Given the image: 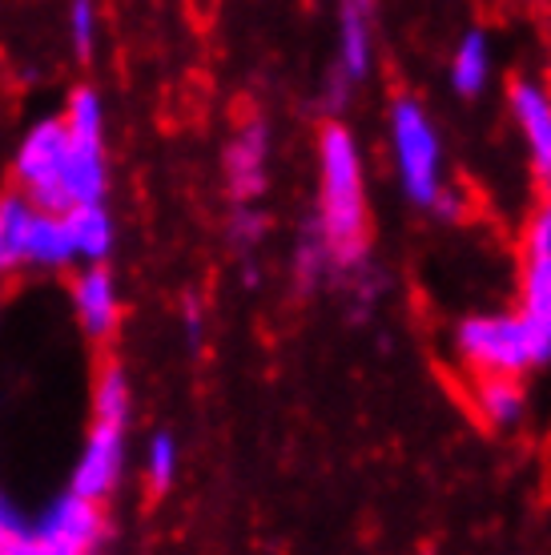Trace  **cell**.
<instances>
[{
  "label": "cell",
  "mask_w": 551,
  "mask_h": 555,
  "mask_svg": "<svg viewBox=\"0 0 551 555\" xmlns=\"http://www.w3.org/2000/svg\"><path fill=\"white\" fill-rule=\"evenodd\" d=\"M459 350L479 375H524L536 366L531 359V338L524 319L511 314H483L459 326Z\"/></svg>",
  "instance_id": "obj_4"
},
{
  "label": "cell",
  "mask_w": 551,
  "mask_h": 555,
  "mask_svg": "<svg viewBox=\"0 0 551 555\" xmlns=\"http://www.w3.org/2000/svg\"><path fill=\"white\" fill-rule=\"evenodd\" d=\"M390 145H395V166H399L407 197L414 206L431 209L435 197L443 194V145L419 101H395V109H390Z\"/></svg>",
  "instance_id": "obj_2"
},
{
  "label": "cell",
  "mask_w": 551,
  "mask_h": 555,
  "mask_svg": "<svg viewBox=\"0 0 551 555\" xmlns=\"http://www.w3.org/2000/svg\"><path fill=\"white\" fill-rule=\"evenodd\" d=\"M266 157H270V129L266 121H246L238 129L234 141L226 145V190L238 206H246L266 190Z\"/></svg>",
  "instance_id": "obj_8"
},
{
  "label": "cell",
  "mask_w": 551,
  "mask_h": 555,
  "mask_svg": "<svg viewBox=\"0 0 551 555\" xmlns=\"http://www.w3.org/2000/svg\"><path fill=\"white\" fill-rule=\"evenodd\" d=\"M65 129H69V138H81V141H101L105 138V105L97 98V89H77L65 105Z\"/></svg>",
  "instance_id": "obj_19"
},
{
  "label": "cell",
  "mask_w": 551,
  "mask_h": 555,
  "mask_svg": "<svg viewBox=\"0 0 551 555\" xmlns=\"http://www.w3.org/2000/svg\"><path fill=\"white\" fill-rule=\"evenodd\" d=\"M69 41L73 53L89 56L97 44V4L93 0H69Z\"/></svg>",
  "instance_id": "obj_23"
},
{
  "label": "cell",
  "mask_w": 551,
  "mask_h": 555,
  "mask_svg": "<svg viewBox=\"0 0 551 555\" xmlns=\"http://www.w3.org/2000/svg\"><path fill=\"white\" fill-rule=\"evenodd\" d=\"M511 113L524 129L527 150L536 157V166L543 169V178L551 173V98L531 81L511 85Z\"/></svg>",
  "instance_id": "obj_12"
},
{
  "label": "cell",
  "mask_w": 551,
  "mask_h": 555,
  "mask_svg": "<svg viewBox=\"0 0 551 555\" xmlns=\"http://www.w3.org/2000/svg\"><path fill=\"white\" fill-rule=\"evenodd\" d=\"M185 334H190V343L193 347H197V343H202V310H197V306H185Z\"/></svg>",
  "instance_id": "obj_24"
},
{
  "label": "cell",
  "mask_w": 551,
  "mask_h": 555,
  "mask_svg": "<svg viewBox=\"0 0 551 555\" xmlns=\"http://www.w3.org/2000/svg\"><path fill=\"white\" fill-rule=\"evenodd\" d=\"M37 206L25 194L0 197V274H16L25 266L28 225H33Z\"/></svg>",
  "instance_id": "obj_15"
},
{
  "label": "cell",
  "mask_w": 551,
  "mask_h": 555,
  "mask_svg": "<svg viewBox=\"0 0 551 555\" xmlns=\"http://www.w3.org/2000/svg\"><path fill=\"white\" fill-rule=\"evenodd\" d=\"M0 555H37L33 519L0 491Z\"/></svg>",
  "instance_id": "obj_20"
},
{
  "label": "cell",
  "mask_w": 551,
  "mask_h": 555,
  "mask_svg": "<svg viewBox=\"0 0 551 555\" xmlns=\"http://www.w3.org/2000/svg\"><path fill=\"white\" fill-rule=\"evenodd\" d=\"M318 234L326 237L331 266L355 274L371 254V222H367V194H362L359 145L346 126H326L318 138Z\"/></svg>",
  "instance_id": "obj_1"
},
{
  "label": "cell",
  "mask_w": 551,
  "mask_h": 555,
  "mask_svg": "<svg viewBox=\"0 0 551 555\" xmlns=\"http://www.w3.org/2000/svg\"><path fill=\"white\" fill-rule=\"evenodd\" d=\"M326 266H331V250H326V237L318 234V225H315V234H306L303 242H298V254H294V278H298V286L310 291Z\"/></svg>",
  "instance_id": "obj_22"
},
{
  "label": "cell",
  "mask_w": 551,
  "mask_h": 555,
  "mask_svg": "<svg viewBox=\"0 0 551 555\" xmlns=\"http://www.w3.org/2000/svg\"><path fill=\"white\" fill-rule=\"evenodd\" d=\"M548 185H551V173H548Z\"/></svg>",
  "instance_id": "obj_25"
},
{
  "label": "cell",
  "mask_w": 551,
  "mask_h": 555,
  "mask_svg": "<svg viewBox=\"0 0 551 555\" xmlns=\"http://www.w3.org/2000/svg\"><path fill=\"white\" fill-rule=\"evenodd\" d=\"M524 326L531 359L551 362V197L536 209L524 242Z\"/></svg>",
  "instance_id": "obj_3"
},
{
  "label": "cell",
  "mask_w": 551,
  "mask_h": 555,
  "mask_svg": "<svg viewBox=\"0 0 551 555\" xmlns=\"http://www.w3.org/2000/svg\"><path fill=\"white\" fill-rule=\"evenodd\" d=\"M110 185V169H105V141H81L69 138L65 150V166H61V214L69 206H85V202H101Z\"/></svg>",
  "instance_id": "obj_10"
},
{
  "label": "cell",
  "mask_w": 551,
  "mask_h": 555,
  "mask_svg": "<svg viewBox=\"0 0 551 555\" xmlns=\"http://www.w3.org/2000/svg\"><path fill=\"white\" fill-rule=\"evenodd\" d=\"M475 399H479L483 418L496 423V427H511L515 418L524 415V395H520L511 375H479Z\"/></svg>",
  "instance_id": "obj_17"
},
{
  "label": "cell",
  "mask_w": 551,
  "mask_h": 555,
  "mask_svg": "<svg viewBox=\"0 0 551 555\" xmlns=\"http://www.w3.org/2000/svg\"><path fill=\"white\" fill-rule=\"evenodd\" d=\"M73 310L81 331L97 343H105L117 322H121V298H117V282L105 270V262H85V270L73 278Z\"/></svg>",
  "instance_id": "obj_9"
},
{
  "label": "cell",
  "mask_w": 551,
  "mask_h": 555,
  "mask_svg": "<svg viewBox=\"0 0 551 555\" xmlns=\"http://www.w3.org/2000/svg\"><path fill=\"white\" fill-rule=\"evenodd\" d=\"M33 535H37V555H89L105 543L110 524L97 500L65 491L33 519Z\"/></svg>",
  "instance_id": "obj_5"
},
{
  "label": "cell",
  "mask_w": 551,
  "mask_h": 555,
  "mask_svg": "<svg viewBox=\"0 0 551 555\" xmlns=\"http://www.w3.org/2000/svg\"><path fill=\"white\" fill-rule=\"evenodd\" d=\"M77 262L73 258V242L65 230V218L53 209H37L33 225H28V246H25V266L37 270H61V266Z\"/></svg>",
  "instance_id": "obj_14"
},
{
  "label": "cell",
  "mask_w": 551,
  "mask_h": 555,
  "mask_svg": "<svg viewBox=\"0 0 551 555\" xmlns=\"http://www.w3.org/2000/svg\"><path fill=\"white\" fill-rule=\"evenodd\" d=\"M61 218H65V230H69L73 258H77V262H105V258H110L117 230H113L110 209L101 206V202L69 206Z\"/></svg>",
  "instance_id": "obj_13"
},
{
  "label": "cell",
  "mask_w": 551,
  "mask_h": 555,
  "mask_svg": "<svg viewBox=\"0 0 551 555\" xmlns=\"http://www.w3.org/2000/svg\"><path fill=\"white\" fill-rule=\"evenodd\" d=\"M65 150H69V129H65L61 117H49L41 126H33L25 133V141H21V150H16V185L37 209L61 214L56 181H61V166H65Z\"/></svg>",
  "instance_id": "obj_6"
},
{
  "label": "cell",
  "mask_w": 551,
  "mask_h": 555,
  "mask_svg": "<svg viewBox=\"0 0 551 555\" xmlns=\"http://www.w3.org/2000/svg\"><path fill=\"white\" fill-rule=\"evenodd\" d=\"M487 77H491V44L479 28H471L451 56V85H456L459 98H475L487 85Z\"/></svg>",
  "instance_id": "obj_16"
},
{
  "label": "cell",
  "mask_w": 551,
  "mask_h": 555,
  "mask_svg": "<svg viewBox=\"0 0 551 555\" xmlns=\"http://www.w3.org/2000/svg\"><path fill=\"white\" fill-rule=\"evenodd\" d=\"M374 0H343L338 9V73L346 81H367L374 61Z\"/></svg>",
  "instance_id": "obj_11"
},
{
  "label": "cell",
  "mask_w": 551,
  "mask_h": 555,
  "mask_svg": "<svg viewBox=\"0 0 551 555\" xmlns=\"http://www.w3.org/2000/svg\"><path fill=\"white\" fill-rule=\"evenodd\" d=\"M129 406H133L129 378L121 375V366H110L93 387V418L97 423H117V427H125L129 423Z\"/></svg>",
  "instance_id": "obj_18"
},
{
  "label": "cell",
  "mask_w": 551,
  "mask_h": 555,
  "mask_svg": "<svg viewBox=\"0 0 551 555\" xmlns=\"http://www.w3.org/2000/svg\"><path fill=\"white\" fill-rule=\"evenodd\" d=\"M174 475H178V443H174V435H153L150 447H145V479H150L153 495L169 491Z\"/></svg>",
  "instance_id": "obj_21"
},
{
  "label": "cell",
  "mask_w": 551,
  "mask_h": 555,
  "mask_svg": "<svg viewBox=\"0 0 551 555\" xmlns=\"http://www.w3.org/2000/svg\"><path fill=\"white\" fill-rule=\"evenodd\" d=\"M121 472H125V427H117V423H97L93 418V430H89L81 459L73 467L69 491H77L85 500L105 503L117 491V483H121Z\"/></svg>",
  "instance_id": "obj_7"
}]
</instances>
